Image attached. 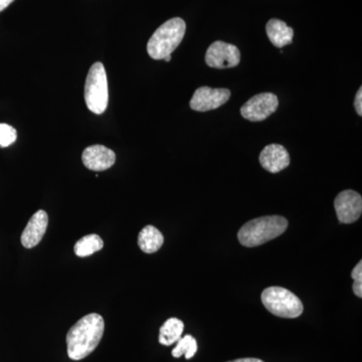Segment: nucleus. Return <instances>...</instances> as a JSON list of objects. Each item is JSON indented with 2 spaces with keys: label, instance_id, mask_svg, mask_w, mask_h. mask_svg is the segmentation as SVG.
Listing matches in <instances>:
<instances>
[{
  "label": "nucleus",
  "instance_id": "obj_11",
  "mask_svg": "<svg viewBox=\"0 0 362 362\" xmlns=\"http://www.w3.org/2000/svg\"><path fill=\"white\" fill-rule=\"evenodd\" d=\"M259 160L262 168L267 171L278 173L290 165L291 159L284 146L280 144H270L262 150Z\"/></svg>",
  "mask_w": 362,
  "mask_h": 362
},
{
  "label": "nucleus",
  "instance_id": "obj_21",
  "mask_svg": "<svg viewBox=\"0 0 362 362\" xmlns=\"http://www.w3.org/2000/svg\"><path fill=\"white\" fill-rule=\"evenodd\" d=\"M13 1L14 0H0V13H1L2 11H4L6 7L11 6Z\"/></svg>",
  "mask_w": 362,
  "mask_h": 362
},
{
  "label": "nucleus",
  "instance_id": "obj_17",
  "mask_svg": "<svg viewBox=\"0 0 362 362\" xmlns=\"http://www.w3.org/2000/svg\"><path fill=\"white\" fill-rule=\"evenodd\" d=\"M197 352V339L192 335H185L180 338L177 341L175 349L173 350V356L175 358L185 356V358L190 359L195 356Z\"/></svg>",
  "mask_w": 362,
  "mask_h": 362
},
{
  "label": "nucleus",
  "instance_id": "obj_7",
  "mask_svg": "<svg viewBox=\"0 0 362 362\" xmlns=\"http://www.w3.org/2000/svg\"><path fill=\"white\" fill-rule=\"evenodd\" d=\"M240 52L235 45L218 40L209 45L206 54V65L214 69H230L239 65Z\"/></svg>",
  "mask_w": 362,
  "mask_h": 362
},
{
  "label": "nucleus",
  "instance_id": "obj_14",
  "mask_svg": "<svg viewBox=\"0 0 362 362\" xmlns=\"http://www.w3.org/2000/svg\"><path fill=\"white\" fill-rule=\"evenodd\" d=\"M163 243V235L153 226H145L138 235V246L147 254H153L158 251Z\"/></svg>",
  "mask_w": 362,
  "mask_h": 362
},
{
  "label": "nucleus",
  "instance_id": "obj_13",
  "mask_svg": "<svg viewBox=\"0 0 362 362\" xmlns=\"http://www.w3.org/2000/svg\"><path fill=\"white\" fill-rule=\"evenodd\" d=\"M267 35L276 47H284L292 44L294 30L280 20H270L266 26Z\"/></svg>",
  "mask_w": 362,
  "mask_h": 362
},
{
  "label": "nucleus",
  "instance_id": "obj_3",
  "mask_svg": "<svg viewBox=\"0 0 362 362\" xmlns=\"http://www.w3.org/2000/svg\"><path fill=\"white\" fill-rule=\"evenodd\" d=\"M187 25L180 18H171L159 26L150 37L147 52L153 59H164L171 56L185 37Z\"/></svg>",
  "mask_w": 362,
  "mask_h": 362
},
{
  "label": "nucleus",
  "instance_id": "obj_22",
  "mask_svg": "<svg viewBox=\"0 0 362 362\" xmlns=\"http://www.w3.org/2000/svg\"><path fill=\"white\" fill-rule=\"evenodd\" d=\"M228 362H264L263 361H261V359L259 358H240V359H235V361H228Z\"/></svg>",
  "mask_w": 362,
  "mask_h": 362
},
{
  "label": "nucleus",
  "instance_id": "obj_16",
  "mask_svg": "<svg viewBox=\"0 0 362 362\" xmlns=\"http://www.w3.org/2000/svg\"><path fill=\"white\" fill-rule=\"evenodd\" d=\"M104 242L98 235H88L82 239L78 240L77 244L74 247L75 254L81 258L90 256L94 252H99L103 249Z\"/></svg>",
  "mask_w": 362,
  "mask_h": 362
},
{
  "label": "nucleus",
  "instance_id": "obj_2",
  "mask_svg": "<svg viewBox=\"0 0 362 362\" xmlns=\"http://www.w3.org/2000/svg\"><path fill=\"white\" fill-rule=\"evenodd\" d=\"M288 228V221L281 216H266L247 221L238 233L243 246L254 247L280 237Z\"/></svg>",
  "mask_w": 362,
  "mask_h": 362
},
{
  "label": "nucleus",
  "instance_id": "obj_5",
  "mask_svg": "<svg viewBox=\"0 0 362 362\" xmlns=\"http://www.w3.org/2000/svg\"><path fill=\"white\" fill-rule=\"evenodd\" d=\"M261 299L267 310L282 318H297L304 311L301 300L285 288H267L262 293Z\"/></svg>",
  "mask_w": 362,
  "mask_h": 362
},
{
  "label": "nucleus",
  "instance_id": "obj_12",
  "mask_svg": "<svg viewBox=\"0 0 362 362\" xmlns=\"http://www.w3.org/2000/svg\"><path fill=\"white\" fill-rule=\"evenodd\" d=\"M47 225H49V216L45 211L40 209L33 214L21 233V240L23 246L26 249H32L39 245L47 232Z\"/></svg>",
  "mask_w": 362,
  "mask_h": 362
},
{
  "label": "nucleus",
  "instance_id": "obj_18",
  "mask_svg": "<svg viewBox=\"0 0 362 362\" xmlns=\"http://www.w3.org/2000/svg\"><path fill=\"white\" fill-rule=\"evenodd\" d=\"M16 138H18V133L13 126L8 124H0V147L1 148L11 146L16 142Z\"/></svg>",
  "mask_w": 362,
  "mask_h": 362
},
{
  "label": "nucleus",
  "instance_id": "obj_1",
  "mask_svg": "<svg viewBox=\"0 0 362 362\" xmlns=\"http://www.w3.org/2000/svg\"><path fill=\"white\" fill-rule=\"evenodd\" d=\"M104 330V319L99 314H88L80 319L66 334L69 357L81 361L90 356L101 341Z\"/></svg>",
  "mask_w": 362,
  "mask_h": 362
},
{
  "label": "nucleus",
  "instance_id": "obj_4",
  "mask_svg": "<svg viewBox=\"0 0 362 362\" xmlns=\"http://www.w3.org/2000/svg\"><path fill=\"white\" fill-rule=\"evenodd\" d=\"M85 101L88 109L97 115L103 114L108 107V80L103 64L90 66L85 84Z\"/></svg>",
  "mask_w": 362,
  "mask_h": 362
},
{
  "label": "nucleus",
  "instance_id": "obj_6",
  "mask_svg": "<svg viewBox=\"0 0 362 362\" xmlns=\"http://www.w3.org/2000/svg\"><path fill=\"white\" fill-rule=\"evenodd\" d=\"M279 106L278 97L272 93H262L243 105L240 114L246 120L261 122L275 113Z\"/></svg>",
  "mask_w": 362,
  "mask_h": 362
},
{
  "label": "nucleus",
  "instance_id": "obj_15",
  "mask_svg": "<svg viewBox=\"0 0 362 362\" xmlns=\"http://www.w3.org/2000/svg\"><path fill=\"white\" fill-rule=\"evenodd\" d=\"M185 324L177 318H170L161 326L159 332V343L165 346H170L177 342L182 335Z\"/></svg>",
  "mask_w": 362,
  "mask_h": 362
},
{
  "label": "nucleus",
  "instance_id": "obj_9",
  "mask_svg": "<svg viewBox=\"0 0 362 362\" xmlns=\"http://www.w3.org/2000/svg\"><path fill=\"white\" fill-rule=\"evenodd\" d=\"M335 211L340 223H354L362 213L361 195L354 190H344L334 201Z\"/></svg>",
  "mask_w": 362,
  "mask_h": 362
},
{
  "label": "nucleus",
  "instance_id": "obj_8",
  "mask_svg": "<svg viewBox=\"0 0 362 362\" xmlns=\"http://www.w3.org/2000/svg\"><path fill=\"white\" fill-rule=\"evenodd\" d=\"M230 98V90L228 89L201 87L195 90L190 100V108L197 112L216 110L225 105Z\"/></svg>",
  "mask_w": 362,
  "mask_h": 362
},
{
  "label": "nucleus",
  "instance_id": "obj_10",
  "mask_svg": "<svg viewBox=\"0 0 362 362\" xmlns=\"http://www.w3.org/2000/svg\"><path fill=\"white\" fill-rule=\"evenodd\" d=\"M84 165L90 170L104 171L112 168L116 161V154L113 150L103 145H93L87 147L82 154Z\"/></svg>",
  "mask_w": 362,
  "mask_h": 362
},
{
  "label": "nucleus",
  "instance_id": "obj_20",
  "mask_svg": "<svg viewBox=\"0 0 362 362\" xmlns=\"http://www.w3.org/2000/svg\"><path fill=\"white\" fill-rule=\"evenodd\" d=\"M354 107H356V113L359 116H362V89L358 90L357 92L356 101H354Z\"/></svg>",
  "mask_w": 362,
  "mask_h": 362
},
{
  "label": "nucleus",
  "instance_id": "obj_23",
  "mask_svg": "<svg viewBox=\"0 0 362 362\" xmlns=\"http://www.w3.org/2000/svg\"><path fill=\"white\" fill-rule=\"evenodd\" d=\"M164 61H165V62H170L171 61V56L166 57V58L164 59Z\"/></svg>",
  "mask_w": 362,
  "mask_h": 362
},
{
  "label": "nucleus",
  "instance_id": "obj_19",
  "mask_svg": "<svg viewBox=\"0 0 362 362\" xmlns=\"http://www.w3.org/2000/svg\"><path fill=\"white\" fill-rule=\"evenodd\" d=\"M351 277L354 280V292L357 297H362V262H359L356 268L352 270Z\"/></svg>",
  "mask_w": 362,
  "mask_h": 362
}]
</instances>
